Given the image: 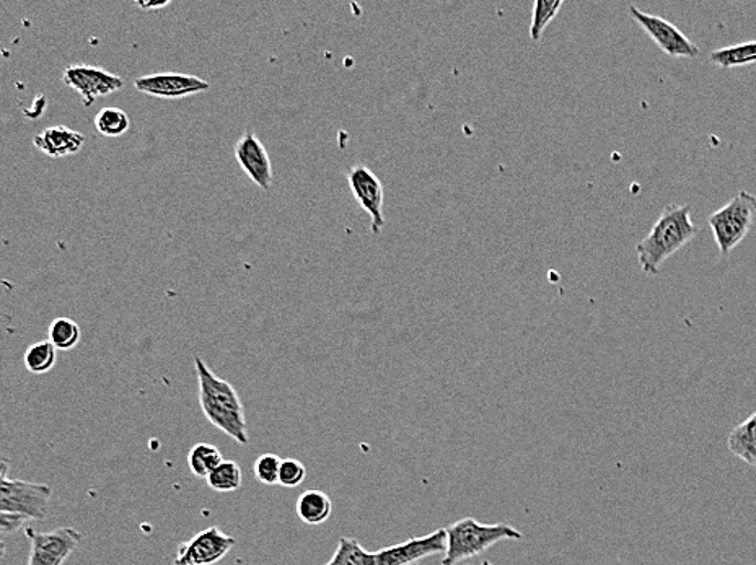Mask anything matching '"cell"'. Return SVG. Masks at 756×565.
Wrapping results in <instances>:
<instances>
[{
  "label": "cell",
  "mask_w": 756,
  "mask_h": 565,
  "mask_svg": "<svg viewBox=\"0 0 756 565\" xmlns=\"http://www.w3.org/2000/svg\"><path fill=\"white\" fill-rule=\"evenodd\" d=\"M194 369L199 384V406L207 421L238 445H248L247 415L237 390L216 376L201 357L194 359Z\"/></svg>",
  "instance_id": "6da1fadb"
},
{
  "label": "cell",
  "mask_w": 756,
  "mask_h": 565,
  "mask_svg": "<svg viewBox=\"0 0 756 565\" xmlns=\"http://www.w3.org/2000/svg\"><path fill=\"white\" fill-rule=\"evenodd\" d=\"M7 459L2 463L0 478V512L17 513L29 520H43L50 510L53 489L39 482L10 479L7 476Z\"/></svg>",
  "instance_id": "5b68a950"
},
{
  "label": "cell",
  "mask_w": 756,
  "mask_h": 565,
  "mask_svg": "<svg viewBox=\"0 0 756 565\" xmlns=\"http://www.w3.org/2000/svg\"><path fill=\"white\" fill-rule=\"evenodd\" d=\"M305 478L306 468L302 461L294 458L282 459L281 475H279V485L282 488H299Z\"/></svg>",
  "instance_id": "484cf974"
},
{
  "label": "cell",
  "mask_w": 756,
  "mask_h": 565,
  "mask_svg": "<svg viewBox=\"0 0 756 565\" xmlns=\"http://www.w3.org/2000/svg\"><path fill=\"white\" fill-rule=\"evenodd\" d=\"M711 63L716 64L721 69H732V67H745L756 64V41H748V43L734 44V46L713 51L711 53Z\"/></svg>",
  "instance_id": "e0dca14e"
},
{
  "label": "cell",
  "mask_w": 756,
  "mask_h": 565,
  "mask_svg": "<svg viewBox=\"0 0 756 565\" xmlns=\"http://www.w3.org/2000/svg\"><path fill=\"white\" fill-rule=\"evenodd\" d=\"M32 547H30L29 565H63L71 554L77 550L82 534L76 528L64 526L54 531H35L26 528Z\"/></svg>",
  "instance_id": "8992f818"
},
{
  "label": "cell",
  "mask_w": 756,
  "mask_h": 565,
  "mask_svg": "<svg viewBox=\"0 0 756 565\" xmlns=\"http://www.w3.org/2000/svg\"><path fill=\"white\" fill-rule=\"evenodd\" d=\"M134 87L141 94L151 95L153 98L180 100L209 90L210 84L190 74L159 73L136 78Z\"/></svg>",
  "instance_id": "8fae6325"
},
{
  "label": "cell",
  "mask_w": 756,
  "mask_h": 565,
  "mask_svg": "<svg viewBox=\"0 0 756 565\" xmlns=\"http://www.w3.org/2000/svg\"><path fill=\"white\" fill-rule=\"evenodd\" d=\"M523 534L507 523L483 525L475 519H463L447 528V553L442 565H456L479 556L504 540H522Z\"/></svg>",
  "instance_id": "3957f363"
},
{
  "label": "cell",
  "mask_w": 756,
  "mask_h": 565,
  "mask_svg": "<svg viewBox=\"0 0 756 565\" xmlns=\"http://www.w3.org/2000/svg\"><path fill=\"white\" fill-rule=\"evenodd\" d=\"M700 228L691 220V207L670 204L663 207L649 233L636 245L644 274H659L662 264L696 238Z\"/></svg>",
  "instance_id": "7a4b0ae2"
},
{
  "label": "cell",
  "mask_w": 756,
  "mask_h": 565,
  "mask_svg": "<svg viewBox=\"0 0 756 565\" xmlns=\"http://www.w3.org/2000/svg\"><path fill=\"white\" fill-rule=\"evenodd\" d=\"M325 565H378L377 553H370L354 537H341L335 556Z\"/></svg>",
  "instance_id": "ac0fdd59"
},
{
  "label": "cell",
  "mask_w": 756,
  "mask_h": 565,
  "mask_svg": "<svg viewBox=\"0 0 756 565\" xmlns=\"http://www.w3.org/2000/svg\"><path fill=\"white\" fill-rule=\"evenodd\" d=\"M756 214V196L741 191L710 217V227L721 257H727L747 237Z\"/></svg>",
  "instance_id": "277c9868"
},
{
  "label": "cell",
  "mask_w": 756,
  "mask_h": 565,
  "mask_svg": "<svg viewBox=\"0 0 756 565\" xmlns=\"http://www.w3.org/2000/svg\"><path fill=\"white\" fill-rule=\"evenodd\" d=\"M63 82L80 95L85 107H90L98 98L114 95L125 87L121 77L88 64H73L67 67L63 73Z\"/></svg>",
  "instance_id": "9c48e42d"
},
{
  "label": "cell",
  "mask_w": 756,
  "mask_h": 565,
  "mask_svg": "<svg viewBox=\"0 0 756 565\" xmlns=\"http://www.w3.org/2000/svg\"><path fill=\"white\" fill-rule=\"evenodd\" d=\"M33 144L51 159H64V156L76 155L85 144V135L67 126H54L44 129L41 134L35 135Z\"/></svg>",
  "instance_id": "5bb4252c"
},
{
  "label": "cell",
  "mask_w": 756,
  "mask_h": 565,
  "mask_svg": "<svg viewBox=\"0 0 756 565\" xmlns=\"http://www.w3.org/2000/svg\"><path fill=\"white\" fill-rule=\"evenodd\" d=\"M347 185L354 199L369 214L374 235H380L385 226V191L380 178L367 166L357 165L347 172Z\"/></svg>",
  "instance_id": "7c38bea8"
},
{
  "label": "cell",
  "mask_w": 756,
  "mask_h": 565,
  "mask_svg": "<svg viewBox=\"0 0 756 565\" xmlns=\"http://www.w3.org/2000/svg\"><path fill=\"white\" fill-rule=\"evenodd\" d=\"M29 519L23 515H17V513L0 512V531H2V536H10V534L19 531L20 528L25 526Z\"/></svg>",
  "instance_id": "4316f807"
},
{
  "label": "cell",
  "mask_w": 756,
  "mask_h": 565,
  "mask_svg": "<svg viewBox=\"0 0 756 565\" xmlns=\"http://www.w3.org/2000/svg\"><path fill=\"white\" fill-rule=\"evenodd\" d=\"M223 452H220L216 445L197 444L191 448L188 465L191 472H193L196 478L207 479V476H209L217 466L223 465Z\"/></svg>",
  "instance_id": "d6986e66"
},
{
  "label": "cell",
  "mask_w": 756,
  "mask_h": 565,
  "mask_svg": "<svg viewBox=\"0 0 756 565\" xmlns=\"http://www.w3.org/2000/svg\"><path fill=\"white\" fill-rule=\"evenodd\" d=\"M413 565H419V564H413Z\"/></svg>",
  "instance_id": "4dcf8cb0"
},
{
  "label": "cell",
  "mask_w": 756,
  "mask_h": 565,
  "mask_svg": "<svg viewBox=\"0 0 756 565\" xmlns=\"http://www.w3.org/2000/svg\"><path fill=\"white\" fill-rule=\"evenodd\" d=\"M563 0H537L533 3L531 13L530 40L540 41L547 26L557 19L560 10L563 9Z\"/></svg>",
  "instance_id": "cb8c5ba5"
},
{
  "label": "cell",
  "mask_w": 756,
  "mask_h": 565,
  "mask_svg": "<svg viewBox=\"0 0 756 565\" xmlns=\"http://www.w3.org/2000/svg\"><path fill=\"white\" fill-rule=\"evenodd\" d=\"M482 565H493V564L489 563V561H485V563H483Z\"/></svg>",
  "instance_id": "f1b7e54d"
},
{
  "label": "cell",
  "mask_w": 756,
  "mask_h": 565,
  "mask_svg": "<svg viewBox=\"0 0 756 565\" xmlns=\"http://www.w3.org/2000/svg\"><path fill=\"white\" fill-rule=\"evenodd\" d=\"M629 12H631L633 20L641 26L644 32L649 35V39L652 40L667 56L696 57L698 54H700V47L688 39L687 35H683V33L680 32L679 26L673 25L669 20L642 12V10H639L636 6L629 7Z\"/></svg>",
  "instance_id": "52a82bcc"
},
{
  "label": "cell",
  "mask_w": 756,
  "mask_h": 565,
  "mask_svg": "<svg viewBox=\"0 0 756 565\" xmlns=\"http://www.w3.org/2000/svg\"><path fill=\"white\" fill-rule=\"evenodd\" d=\"M80 326L74 319L61 318L54 319L47 329V340L56 347L57 350H71L80 343Z\"/></svg>",
  "instance_id": "603a6c76"
},
{
  "label": "cell",
  "mask_w": 756,
  "mask_h": 565,
  "mask_svg": "<svg viewBox=\"0 0 756 565\" xmlns=\"http://www.w3.org/2000/svg\"><path fill=\"white\" fill-rule=\"evenodd\" d=\"M754 415H755V417H756V413H754Z\"/></svg>",
  "instance_id": "f546056e"
},
{
  "label": "cell",
  "mask_w": 756,
  "mask_h": 565,
  "mask_svg": "<svg viewBox=\"0 0 756 565\" xmlns=\"http://www.w3.org/2000/svg\"><path fill=\"white\" fill-rule=\"evenodd\" d=\"M298 517L305 525H322L332 517L333 503L323 490H305L298 500Z\"/></svg>",
  "instance_id": "9a60e30c"
},
{
  "label": "cell",
  "mask_w": 756,
  "mask_h": 565,
  "mask_svg": "<svg viewBox=\"0 0 756 565\" xmlns=\"http://www.w3.org/2000/svg\"><path fill=\"white\" fill-rule=\"evenodd\" d=\"M138 6L141 7V9H153V10L156 9V10H159V9H163V7L169 6V2H163V3H159V2L148 3V2H145V3H138Z\"/></svg>",
  "instance_id": "83f0119b"
},
{
  "label": "cell",
  "mask_w": 756,
  "mask_h": 565,
  "mask_svg": "<svg viewBox=\"0 0 756 565\" xmlns=\"http://www.w3.org/2000/svg\"><path fill=\"white\" fill-rule=\"evenodd\" d=\"M235 159L244 170L245 175L263 191L272 188L274 172H272L271 159L266 151L263 142L251 131L245 132L234 148Z\"/></svg>",
  "instance_id": "4fadbf2b"
},
{
  "label": "cell",
  "mask_w": 756,
  "mask_h": 565,
  "mask_svg": "<svg viewBox=\"0 0 756 565\" xmlns=\"http://www.w3.org/2000/svg\"><path fill=\"white\" fill-rule=\"evenodd\" d=\"M207 486L216 492L228 493L235 492L241 488L244 475H241L240 465L237 461H226L217 466L209 476H207Z\"/></svg>",
  "instance_id": "7402d4cb"
},
{
  "label": "cell",
  "mask_w": 756,
  "mask_h": 565,
  "mask_svg": "<svg viewBox=\"0 0 756 565\" xmlns=\"http://www.w3.org/2000/svg\"><path fill=\"white\" fill-rule=\"evenodd\" d=\"M282 459L274 453H264L255 461L253 472L258 482L266 486L279 485Z\"/></svg>",
  "instance_id": "d4e9b609"
},
{
  "label": "cell",
  "mask_w": 756,
  "mask_h": 565,
  "mask_svg": "<svg viewBox=\"0 0 756 565\" xmlns=\"http://www.w3.org/2000/svg\"><path fill=\"white\" fill-rule=\"evenodd\" d=\"M57 360V349L50 340H41L26 349L23 363L26 370L35 376H43L54 369Z\"/></svg>",
  "instance_id": "ffe728a7"
},
{
  "label": "cell",
  "mask_w": 756,
  "mask_h": 565,
  "mask_svg": "<svg viewBox=\"0 0 756 565\" xmlns=\"http://www.w3.org/2000/svg\"><path fill=\"white\" fill-rule=\"evenodd\" d=\"M727 447L742 461L756 468V417L754 414L731 432Z\"/></svg>",
  "instance_id": "2e32d148"
},
{
  "label": "cell",
  "mask_w": 756,
  "mask_h": 565,
  "mask_svg": "<svg viewBox=\"0 0 756 565\" xmlns=\"http://www.w3.org/2000/svg\"><path fill=\"white\" fill-rule=\"evenodd\" d=\"M235 537L217 526L206 528L194 534L188 543L179 546L173 565H214L223 561L235 546Z\"/></svg>",
  "instance_id": "ba28073f"
},
{
  "label": "cell",
  "mask_w": 756,
  "mask_h": 565,
  "mask_svg": "<svg viewBox=\"0 0 756 565\" xmlns=\"http://www.w3.org/2000/svg\"><path fill=\"white\" fill-rule=\"evenodd\" d=\"M447 553V528L425 534L422 537H411L404 543L385 547L378 551V565H413L425 557Z\"/></svg>",
  "instance_id": "30bf717a"
},
{
  "label": "cell",
  "mask_w": 756,
  "mask_h": 565,
  "mask_svg": "<svg viewBox=\"0 0 756 565\" xmlns=\"http://www.w3.org/2000/svg\"><path fill=\"white\" fill-rule=\"evenodd\" d=\"M94 124L98 134L105 135V138H121L129 131L131 119L121 108L110 107L98 111Z\"/></svg>",
  "instance_id": "44dd1931"
}]
</instances>
